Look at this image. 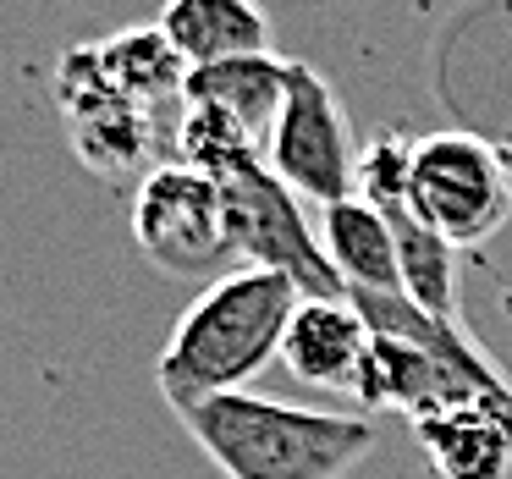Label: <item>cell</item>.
<instances>
[{
    "label": "cell",
    "instance_id": "5",
    "mask_svg": "<svg viewBox=\"0 0 512 479\" xmlns=\"http://www.w3.org/2000/svg\"><path fill=\"white\" fill-rule=\"evenodd\" d=\"M358 155L364 144L353 138L347 105L336 100L331 78L309 61H292L287 100L265 138V166L276 171V182H287L303 204L331 210L358 193Z\"/></svg>",
    "mask_w": 512,
    "mask_h": 479
},
{
    "label": "cell",
    "instance_id": "7",
    "mask_svg": "<svg viewBox=\"0 0 512 479\" xmlns=\"http://www.w3.org/2000/svg\"><path fill=\"white\" fill-rule=\"evenodd\" d=\"M56 105L67 116V133L78 160L105 182H127L155 160V105L116 89L105 72L100 45H78L56 61ZM155 171V166H149Z\"/></svg>",
    "mask_w": 512,
    "mask_h": 479
},
{
    "label": "cell",
    "instance_id": "14",
    "mask_svg": "<svg viewBox=\"0 0 512 479\" xmlns=\"http://www.w3.org/2000/svg\"><path fill=\"white\" fill-rule=\"evenodd\" d=\"M100 56H105V72L116 78V89H122V94L155 105V111H166V105H177V111H182L188 61L177 56V45L166 39V28H160V23L100 39Z\"/></svg>",
    "mask_w": 512,
    "mask_h": 479
},
{
    "label": "cell",
    "instance_id": "1",
    "mask_svg": "<svg viewBox=\"0 0 512 479\" xmlns=\"http://www.w3.org/2000/svg\"><path fill=\"white\" fill-rule=\"evenodd\" d=\"M303 303V287L276 270H232L210 281L171 325V342L155 364V386L171 402V413H193L210 397L248 391L281 358L287 325Z\"/></svg>",
    "mask_w": 512,
    "mask_h": 479
},
{
    "label": "cell",
    "instance_id": "2",
    "mask_svg": "<svg viewBox=\"0 0 512 479\" xmlns=\"http://www.w3.org/2000/svg\"><path fill=\"white\" fill-rule=\"evenodd\" d=\"M182 430L226 479H347L375 452V424L232 391L182 413Z\"/></svg>",
    "mask_w": 512,
    "mask_h": 479
},
{
    "label": "cell",
    "instance_id": "3",
    "mask_svg": "<svg viewBox=\"0 0 512 479\" xmlns=\"http://www.w3.org/2000/svg\"><path fill=\"white\" fill-rule=\"evenodd\" d=\"M408 215L452 248H479L512 221V160L474 133H424L413 144Z\"/></svg>",
    "mask_w": 512,
    "mask_h": 479
},
{
    "label": "cell",
    "instance_id": "12",
    "mask_svg": "<svg viewBox=\"0 0 512 479\" xmlns=\"http://www.w3.org/2000/svg\"><path fill=\"white\" fill-rule=\"evenodd\" d=\"M160 28L188 67L270 50V23L254 0H166Z\"/></svg>",
    "mask_w": 512,
    "mask_h": 479
},
{
    "label": "cell",
    "instance_id": "4",
    "mask_svg": "<svg viewBox=\"0 0 512 479\" xmlns=\"http://www.w3.org/2000/svg\"><path fill=\"white\" fill-rule=\"evenodd\" d=\"M133 243L155 270L182 281H221L232 276V221L226 199L204 171L166 160L144 171L133 188Z\"/></svg>",
    "mask_w": 512,
    "mask_h": 479
},
{
    "label": "cell",
    "instance_id": "9",
    "mask_svg": "<svg viewBox=\"0 0 512 479\" xmlns=\"http://www.w3.org/2000/svg\"><path fill=\"white\" fill-rule=\"evenodd\" d=\"M413 441L441 479H507L512 474V408L496 402H457L419 413Z\"/></svg>",
    "mask_w": 512,
    "mask_h": 479
},
{
    "label": "cell",
    "instance_id": "8",
    "mask_svg": "<svg viewBox=\"0 0 512 479\" xmlns=\"http://www.w3.org/2000/svg\"><path fill=\"white\" fill-rule=\"evenodd\" d=\"M369 320L358 314L353 298H303L281 342V364L292 380L331 397H358L369 369Z\"/></svg>",
    "mask_w": 512,
    "mask_h": 479
},
{
    "label": "cell",
    "instance_id": "10",
    "mask_svg": "<svg viewBox=\"0 0 512 479\" xmlns=\"http://www.w3.org/2000/svg\"><path fill=\"white\" fill-rule=\"evenodd\" d=\"M320 248H325V259H331L336 281L347 287V298H353V292H380V298L402 292V259H397L391 221L364 199V193L320 210Z\"/></svg>",
    "mask_w": 512,
    "mask_h": 479
},
{
    "label": "cell",
    "instance_id": "13",
    "mask_svg": "<svg viewBox=\"0 0 512 479\" xmlns=\"http://www.w3.org/2000/svg\"><path fill=\"white\" fill-rule=\"evenodd\" d=\"M386 215V210H380ZM391 237H397V259H402V298L419 303L435 320L463 325V281H457V248L446 237H435L419 215L391 210Z\"/></svg>",
    "mask_w": 512,
    "mask_h": 479
},
{
    "label": "cell",
    "instance_id": "15",
    "mask_svg": "<svg viewBox=\"0 0 512 479\" xmlns=\"http://www.w3.org/2000/svg\"><path fill=\"white\" fill-rule=\"evenodd\" d=\"M413 144L408 133H380L364 144L358 155V193H364L375 210H408V182H413Z\"/></svg>",
    "mask_w": 512,
    "mask_h": 479
},
{
    "label": "cell",
    "instance_id": "11",
    "mask_svg": "<svg viewBox=\"0 0 512 479\" xmlns=\"http://www.w3.org/2000/svg\"><path fill=\"white\" fill-rule=\"evenodd\" d=\"M287 56H232V61H210V67H188V83H182V105H204V111H226L232 122H243L248 133L265 144L270 127H276V111L287 100Z\"/></svg>",
    "mask_w": 512,
    "mask_h": 479
},
{
    "label": "cell",
    "instance_id": "6",
    "mask_svg": "<svg viewBox=\"0 0 512 479\" xmlns=\"http://www.w3.org/2000/svg\"><path fill=\"white\" fill-rule=\"evenodd\" d=\"M226 199V221H232L237 259H248L254 270H276L303 287V298H347V287L336 281L331 259L320 248V232L303 221V199L276 182V171L265 160L232 166L226 177H215Z\"/></svg>",
    "mask_w": 512,
    "mask_h": 479
}]
</instances>
